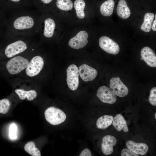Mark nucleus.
I'll return each instance as SVG.
<instances>
[{"label":"nucleus","mask_w":156,"mask_h":156,"mask_svg":"<svg viewBox=\"0 0 156 156\" xmlns=\"http://www.w3.org/2000/svg\"><path fill=\"white\" fill-rule=\"evenodd\" d=\"M118 15L121 18L126 19L130 16L131 12L125 0H120L116 8Z\"/></svg>","instance_id":"nucleus-16"},{"label":"nucleus","mask_w":156,"mask_h":156,"mask_svg":"<svg viewBox=\"0 0 156 156\" xmlns=\"http://www.w3.org/2000/svg\"><path fill=\"white\" fill-rule=\"evenodd\" d=\"M11 105L9 100L7 99L0 100V113L5 114L8 112Z\"/></svg>","instance_id":"nucleus-25"},{"label":"nucleus","mask_w":156,"mask_h":156,"mask_svg":"<svg viewBox=\"0 0 156 156\" xmlns=\"http://www.w3.org/2000/svg\"><path fill=\"white\" fill-rule=\"evenodd\" d=\"M113 117L110 115H104L99 117L97 120L96 126L99 129H104L112 123Z\"/></svg>","instance_id":"nucleus-19"},{"label":"nucleus","mask_w":156,"mask_h":156,"mask_svg":"<svg viewBox=\"0 0 156 156\" xmlns=\"http://www.w3.org/2000/svg\"><path fill=\"white\" fill-rule=\"evenodd\" d=\"M15 92L18 95L20 99L22 100L26 98L29 101H32L36 98L37 96V93L34 90H25L21 89H17L15 90Z\"/></svg>","instance_id":"nucleus-20"},{"label":"nucleus","mask_w":156,"mask_h":156,"mask_svg":"<svg viewBox=\"0 0 156 156\" xmlns=\"http://www.w3.org/2000/svg\"><path fill=\"white\" fill-rule=\"evenodd\" d=\"M154 16V14L153 13L147 12L145 14L144 22L141 27L142 31L146 32L151 31Z\"/></svg>","instance_id":"nucleus-21"},{"label":"nucleus","mask_w":156,"mask_h":156,"mask_svg":"<svg viewBox=\"0 0 156 156\" xmlns=\"http://www.w3.org/2000/svg\"><path fill=\"white\" fill-rule=\"evenodd\" d=\"M78 70L80 77L83 81L86 82L92 81L98 74L96 70L86 64L81 65Z\"/></svg>","instance_id":"nucleus-11"},{"label":"nucleus","mask_w":156,"mask_h":156,"mask_svg":"<svg viewBox=\"0 0 156 156\" xmlns=\"http://www.w3.org/2000/svg\"><path fill=\"white\" fill-rule=\"evenodd\" d=\"M66 73V81L68 87L71 90H76L79 84V74L77 66L74 64L70 65L67 68Z\"/></svg>","instance_id":"nucleus-5"},{"label":"nucleus","mask_w":156,"mask_h":156,"mask_svg":"<svg viewBox=\"0 0 156 156\" xmlns=\"http://www.w3.org/2000/svg\"><path fill=\"white\" fill-rule=\"evenodd\" d=\"M25 150L32 156H41L40 150L36 147L35 143L33 141L27 142L24 147Z\"/></svg>","instance_id":"nucleus-23"},{"label":"nucleus","mask_w":156,"mask_h":156,"mask_svg":"<svg viewBox=\"0 0 156 156\" xmlns=\"http://www.w3.org/2000/svg\"><path fill=\"white\" fill-rule=\"evenodd\" d=\"M149 101L151 105H156V88L154 87L151 90L149 98Z\"/></svg>","instance_id":"nucleus-27"},{"label":"nucleus","mask_w":156,"mask_h":156,"mask_svg":"<svg viewBox=\"0 0 156 156\" xmlns=\"http://www.w3.org/2000/svg\"><path fill=\"white\" fill-rule=\"evenodd\" d=\"M17 128L14 123L12 124L9 128V137L12 140H15L17 138Z\"/></svg>","instance_id":"nucleus-26"},{"label":"nucleus","mask_w":156,"mask_h":156,"mask_svg":"<svg viewBox=\"0 0 156 156\" xmlns=\"http://www.w3.org/2000/svg\"><path fill=\"white\" fill-rule=\"evenodd\" d=\"M29 63V62L27 59L18 56L9 60L6 64V68L9 73L15 75L25 69Z\"/></svg>","instance_id":"nucleus-1"},{"label":"nucleus","mask_w":156,"mask_h":156,"mask_svg":"<svg viewBox=\"0 0 156 156\" xmlns=\"http://www.w3.org/2000/svg\"><path fill=\"white\" fill-rule=\"evenodd\" d=\"M44 115L46 120L53 125L60 124L66 118V115L62 111L53 107L47 108L44 112Z\"/></svg>","instance_id":"nucleus-2"},{"label":"nucleus","mask_w":156,"mask_h":156,"mask_svg":"<svg viewBox=\"0 0 156 156\" xmlns=\"http://www.w3.org/2000/svg\"><path fill=\"white\" fill-rule=\"evenodd\" d=\"M79 156H91L92 155L90 150L88 148H86L81 151Z\"/></svg>","instance_id":"nucleus-30"},{"label":"nucleus","mask_w":156,"mask_h":156,"mask_svg":"<svg viewBox=\"0 0 156 156\" xmlns=\"http://www.w3.org/2000/svg\"><path fill=\"white\" fill-rule=\"evenodd\" d=\"M44 65V60L41 56L37 55L34 57L25 69L26 74L30 77L36 76L42 70Z\"/></svg>","instance_id":"nucleus-4"},{"label":"nucleus","mask_w":156,"mask_h":156,"mask_svg":"<svg viewBox=\"0 0 156 156\" xmlns=\"http://www.w3.org/2000/svg\"><path fill=\"white\" fill-rule=\"evenodd\" d=\"M56 5L59 9L68 11L71 10L73 6V2L71 0H57Z\"/></svg>","instance_id":"nucleus-24"},{"label":"nucleus","mask_w":156,"mask_h":156,"mask_svg":"<svg viewBox=\"0 0 156 156\" xmlns=\"http://www.w3.org/2000/svg\"><path fill=\"white\" fill-rule=\"evenodd\" d=\"M35 24L34 18L29 15L21 16L16 18L12 23V28L18 32L27 31L32 29Z\"/></svg>","instance_id":"nucleus-3"},{"label":"nucleus","mask_w":156,"mask_h":156,"mask_svg":"<svg viewBox=\"0 0 156 156\" xmlns=\"http://www.w3.org/2000/svg\"><path fill=\"white\" fill-rule=\"evenodd\" d=\"M53 0H33L31 3L34 5L37 4L40 2H42L45 4H48L51 2Z\"/></svg>","instance_id":"nucleus-29"},{"label":"nucleus","mask_w":156,"mask_h":156,"mask_svg":"<svg viewBox=\"0 0 156 156\" xmlns=\"http://www.w3.org/2000/svg\"><path fill=\"white\" fill-rule=\"evenodd\" d=\"M126 146L128 149L137 155H144L148 150V146L144 143H137L129 140L127 142Z\"/></svg>","instance_id":"nucleus-14"},{"label":"nucleus","mask_w":156,"mask_h":156,"mask_svg":"<svg viewBox=\"0 0 156 156\" xmlns=\"http://www.w3.org/2000/svg\"><path fill=\"white\" fill-rule=\"evenodd\" d=\"M121 156H138V155L128 149H123L121 153Z\"/></svg>","instance_id":"nucleus-28"},{"label":"nucleus","mask_w":156,"mask_h":156,"mask_svg":"<svg viewBox=\"0 0 156 156\" xmlns=\"http://www.w3.org/2000/svg\"><path fill=\"white\" fill-rule=\"evenodd\" d=\"M99 44L101 48L107 53L116 55L120 51L118 45L109 37L103 36L101 37L99 40Z\"/></svg>","instance_id":"nucleus-6"},{"label":"nucleus","mask_w":156,"mask_h":156,"mask_svg":"<svg viewBox=\"0 0 156 156\" xmlns=\"http://www.w3.org/2000/svg\"><path fill=\"white\" fill-rule=\"evenodd\" d=\"M112 123L115 129L118 131H121L122 129L125 132L129 131L127 122L121 114H117L115 116Z\"/></svg>","instance_id":"nucleus-15"},{"label":"nucleus","mask_w":156,"mask_h":156,"mask_svg":"<svg viewBox=\"0 0 156 156\" xmlns=\"http://www.w3.org/2000/svg\"><path fill=\"white\" fill-rule=\"evenodd\" d=\"M156 18L154 20L151 28L152 30L154 31H156Z\"/></svg>","instance_id":"nucleus-31"},{"label":"nucleus","mask_w":156,"mask_h":156,"mask_svg":"<svg viewBox=\"0 0 156 156\" xmlns=\"http://www.w3.org/2000/svg\"><path fill=\"white\" fill-rule=\"evenodd\" d=\"M155 118L156 119V113H155Z\"/></svg>","instance_id":"nucleus-32"},{"label":"nucleus","mask_w":156,"mask_h":156,"mask_svg":"<svg viewBox=\"0 0 156 156\" xmlns=\"http://www.w3.org/2000/svg\"><path fill=\"white\" fill-rule=\"evenodd\" d=\"M116 143V139L114 136L110 135L104 136L101 144V149L103 153L105 155L111 154L113 151V146Z\"/></svg>","instance_id":"nucleus-13"},{"label":"nucleus","mask_w":156,"mask_h":156,"mask_svg":"<svg viewBox=\"0 0 156 156\" xmlns=\"http://www.w3.org/2000/svg\"><path fill=\"white\" fill-rule=\"evenodd\" d=\"M115 5V2L113 0H108L103 3L101 5L100 10L103 16H108L113 13Z\"/></svg>","instance_id":"nucleus-18"},{"label":"nucleus","mask_w":156,"mask_h":156,"mask_svg":"<svg viewBox=\"0 0 156 156\" xmlns=\"http://www.w3.org/2000/svg\"><path fill=\"white\" fill-rule=\"evenodd\" d=\"M74 7L77 17L80 19L83 18L85 16L84 10L85 3L83 0H76L74 3Z\"/></svg>","instance_id":"nucleus-22"},{"label":"nucleus","mask_w":156,"mask_h":156,"mask_svg":"<svg viewBox=\"0 0 156 156\" xmlns=\"http://www.w3.org/2000/svg\"><path fill=\"white\" fill-rule=\"evenodd\" d=\"M141 60H143L146 64L151 67H156V56L153 51L150 48L143 47L140 52Z\"/></svg>","instance_id":"nucleus-12"},{"label":"nucleus","mask_w":156,"mask_h":156,"mask_svg":"<svg viewBox=\"0 0 156 156\" xmlns=\"http://www.w3.org/2000/svg\"><path fill=\"white\" fill-rule=\"evenodd\" d=\"M88 33L84 31H79L75 36L69 41L68 44L70 47L79 49L85 47L88 43Z\"/></svg>","instance_id":"nucleus-10"},{"label":"nucleus","mask_w":156,"mask_h":156,"mask_svg":"<svg viewBox=\"0 0 156 156\" xmlns=\"http://www.w3.org/2000/svg\"><path fill=\"white\" fill-rule=\"evenodd\" d=\"M109 87L114 94L120 97L127 96L129 92L127 87L121 81L119 77H113L110 81Z\"/></svg>","instance_id":"nucleus-9"},{"label":"nucleus","mask_w":156,"mask_h":156,"mask_svg":"<svg viewBox=\"0 0 156 156\" xmlns=\"http://www.w3.org/2000/svg\"><path fill=\"white\" fill-rule=\"evenodd\" d=\"M27 48L26 44L22 40H18L8 44L4 50L5 55L11 58L24 51Z\"/></svg>","instance_id":"nucleus-7"},{"label":"nucleus","mask_w":156,"mask_h":156,"mask_svg":"<svg viewBox=\"0 0 156 156\" xmlns=\"http://www.w3.org/2000/svg\"><path fill=\"white\" fill-rule=\"evenodd\" d=\"M44 24L43 31L44 36L48 38L52 37L53 35L55 27L54 21L52 19L49 18L45 20Z\"/></svg>","instance_id":"nucleus-17"},{"label":"nucleus","mask_w":156,"mask_h":156,"mask_svg":"<svg viewBox=\"0 0 156 156\" xmlns=\"http://www.w3.org/2000/svg\"><path fill=\"white\" fill-rule=\"evenodd\" d=\"M96 96L102 102L105 103L112 104L116 100V95L112 90L105 86L99 88Z\"/></svg>","instance_id":"nucleus-8"}]
</instances>
